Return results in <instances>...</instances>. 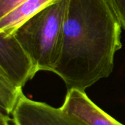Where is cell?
Here are the masks:
<instances>
[{"mask_svg":"<svg viewBox=\"0 0 125 125\" xmlns=\"http://www.w3.org/2000/svg\"><path fill=\"white\" fill-rule=\"evenodd\" d=\"M122 28L107 0H69L53 72L67 90L85 92L111 74Z\"/></svg>","mask_w":125,"mask_h":125,"instance_id":"6da1fadb","label":"cell"},{"mask_svg":"<svg viewBox=\"0 0 125 125\" xmlns=\"http://www.w3.org/2000/svg\"><path fill=\"white\" fill-rule=\"evenodd\" d=\"M9 120H10L9 117L0 114V125H10Z\"/></svg>","mask_w":125,"mask_h":125,"instance_id":"30bf717a","label":"cell"},{"mask_svg":"<svg viewBox=\"0 0 125 125\" xmlns=\"http://www.w3.org/2000/svg\"><path fill=\"white\" fill-rule=\"evenodd\" d=\"M60 108L87 125H124L103 111L80 90H68Z\"/></svg>","mask_w":125,"mask_h":125,"instance_id":"5b68a950","label":"cell"},{"mask_svg":"<svg viewBox=\"0 0 125 125\" xmlns=\"http://www.w3.org/2000/svg\"><path fill=\"white\" fill-rule=\"evenodd\" d=\"M69 0H58L35 14L13 33L28 53L37 72H53Z\"/></svg>","mask_w":125,"mask_h":125,"instance_id":"7a4b0ae2","label":"cell"},{"mask_svg":"<svg viewBox=\"0 0 125 125\" xmlns=\"http://www.w3.org/2000/svg\"><path fill=\"white\" fill-rule=\"evenodd\" d=\"M25 0H0V18L4 17Z\"/></svg>","mask_w":125,"mask_h":125,"instance_id":"9c48e42d","label":"cell"},{"mask_svg":"<svg viewBox=\"0 0 125 125\" xmlns=\"http://www.w3.org/2000/svg\"><path fill=\"white\" fill-rule=\"evenodd\" d=\"M37 70L14 34L0 32V75L23 88Z\"/></svg>","mask_w":125,"mask_h":125,"instance_id":"3957f363","label":"cell"},{"mask_svg":"<svg viewBox=\"0 0 125 125\" xmlns=\"http://www.w3.org/2000/svg\"><path fill=\"white\" fill-rule=\"evenodd\" d=\"M22 88L0 75V114L9 117L12 114L21 97Z\"/></svg>","mask_w":125,"mask_h":125,"instance_id":"52a82bcc","label":"cell"},{"mask_svg":"<svg viewBox=\"0 0 125 125\" xmlns=\"http://www.w3.org/2000/svg\"><path fill=\"white\" fill-rule=\"evenodd\" d=\"M12 116L14 125H87L64 112L60 108L34 101L24 94Z\"/></svg>","mask_w":125,"mask_h":125,"instance_id":"277c9868","label":"cell"},{"mask_svg":"<svg viewBox=\"0 0 125 125\" xmlns=\"http://www.w3.org/2000/svg\"><path fill=\"white\" fill-rule=\"evenodd\" d=\"M58 0H25L6 15L0 18V32L13 34L31 17Z\"/></svg>","mask_w":125,"mask_h":125,"instance_id":"8992f818","label":"cell"},{"mask_svg":"<svg viewBox=\"0 0 125 125\" xmlns=\"http://www.w3.org/2000/svg\"><path fill=\"white\" fill-rule=\"evenodd\" d=\"M107 1L125 30V0H107Z\"/></svg>","mask_w":125,"mask_h":125,"instance_id":"ba28073f","label":"cell"}]
</instances>
